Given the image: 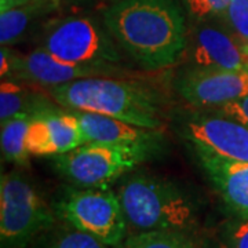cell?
Segmentation results:
<instances>
[{
  "label": "cell",
  "mask_w": 248,
  "mask_h": 248,
  "mask_svg": "<svg viewBox=\"0 0 248 248\" xmlns=\"http://www.w3.org/2000/svg\"><path fill=\"white\" fill-rule=\"evenodd\" d=\"M116 43L149 71L172 66L187 47L185 16L175 0H119L104 13Z\"/></svg>",
  "instance_id": "obj_1"
},
{
  "label": "cell",
  "mask_w": 248,
  "mask_h": 248,
  "mask_svg": "<svg viewBox=\"0 0 248 248\" xmlns=\"http://www.w3.org/2000/svg\"><path fill=\"white\" fill-rule=\"evenodd\" d=\"M48 91L57 105L69 110L109 116L153 130L163 127L157 95L134 81L91 76L55 86Z\"/></svg>",
  "instance_id": "obj_2"
},
{
  "label": "cell",
  "mask_w": 248,
  "mask_h": 248,
  "mask_svg": "<svg viewBox=\"0 0 248 248\" xmlns=\"http://www.w3.org/2000/svg\"><path fill=\"white\" fill-rule=\"evenodd\" d=\"M130 234L151 231H192L195 202L174 182L145 172L133 174L117 189Z\"/></svg>",
  "instance_id": "obj_3"
},
{
  "label": "cell",
  "mask_w": 248,
  "mask_h": 248,
  "mask_svg": "<svg viewBox=\"0 0 248 248\" xmlns=\"http://www.w3.org/2000/svg\"><path fill=\"white\" fill-rule=\"evenodd\" d=\"M54 223V214L29 178L10 171L0 179V244L25 248Z\"/></svg>",
  "instance_id": "obj_4"
},
{
  "label": "cell",
  "mask_w": 248,
  "mask_h": 248,
  "mask_svg": "<svg viewBox=\"0 0 248 248\" xmlns=\"http://www.w3.org/2000/svg\"><path fill=\"white\" fill-rule=\"evenodd\" d=\"M63 62L110 68L120 62L119 45L107 28L89 17L55 18L46 25L42 45Z\"/></svg>",
  "instance_id": "obj_5"
},
{
  "label": "cell",
  "mask_w": 248,
  "mask_h": 248,
  "mask_svg": "<svg viewBox=\"0 0 248 248\" xmlns=\"http://www.w3.org/2000/svg\"><path fill=\"white\" fill-rule=\"evenodd\" d=\"M57 213L79 231L117 247L128 232L117 192L105 187L69 189L57 203Z\"/></svg>",
  "instance_id": "obj_6"
},
{
  "label": "cell",
  "mask_w": 248,
  "mask_h": 248,
  "mask_svg": "<svg viewBox=\"0 0 248 248\" xmlns=\"http://www.w3.org/2000/svg\"><path fill=\"white\" fill-rule=\"evenodd\" d=\"M149 152L86 142L81 146L54 156L55 171L79 187H105L140 166Z\"/></svg>",
  "instance_id": "obj_7"
},
{
  "label": "cell",
  "mask_w": 248,
  "mask_h": 248,
  "mask_svg": "<svg viewBox=\"0 0 248 248\" xmlns=\"http://www.w3.org/2000/svg\"><path fill=\"white\" fill-rule=\"evenodd\" d=\"M218 19V18H217ZM196 21L189 29L187 47L184 55L192 68L246 71L248 69V48L223 21Z\"/></svg>",
  "instance_id": "obj_8"
},
{
  "label": "cell",
  "mask_w": 248,
  "mask_h": 248,
  "mask_svg": "<svg viewBox=\"0 0 248 248\" xmlns=\"http://www.w3.org/2000/svg\"><path fill=\"white\" fill-rule=\"evenodd\" d=\"M184 137L196 152L233 161H248V127L221 113L195 115L184 123Z\"/></svg>",
  "instance_id": "obj_9"
},
{
  "label": "cell",
  "mask_w": 248,
  "mask_h": 248,
  "mask_svg": "<svg viewBox=\"0 0 248 248\" xmlns=\"http://www.w3.org/2000/svg\"><path fill=\"white\" fill-rule=\"evenodd\" d=\"M179 94L197 108H219L248 95V69L221 71L190 68L177 81Z\"/></svg>",
  "instance_id": "obj_10"
},
{
  "label": "cell",
  "mask_w": 248,
  "mask_h": 248,
  "mask_svg": "<svg viewBox=\"0 0 248 248\" xmlns=\"http://www.w3.org/2000/svg\"><path fill=\"white\" fill-rule=\"evenodd\" d=\"M86 143L81 124L72 110L48 108L32 117L27 135L31 156H58Z\"/></svg>",
  "instance_id": "obj_11"
},
{
  "label": "cell",
  "mask_w": 248,
  "mask_h": 248,
  "mask_svg": "<svg viewBox=\"0 0 248 248\" xmlns=\"http://www.w3.org/2000/svg\"><path fill=\"white\" fill-rule=\"evenodd\" d=\"M113 73L115 69L110 68H97L63 62L43 47H37L25 55L16 51L10 79L51 89L73 80L91 76H112Z\"/></svg>",
  "instance_id": "obj_12"
},
{
  "label": "cell",
  "mask_w": 248,
  "mask_h": 248,
  "mask_svg": "<svg viewBox=\"0 0 248 248\" xmlns=\"http://www.w3.org/2000/svg\"><path fill=\"white\" fill-rule=\"evenodd\" d=\"M78 116L86 142L105 143L112 146L133 148L140 151L153 153L160 148L161 135L160 130L145 128L135 124H130L109 116L72 110Z\"/></svg>",
  "instance_id": "obj_13"
},
{
  "label": "cell",
  "mask_w": 248,
  "mask_h": 248,
  "mask_svg": "<svg viewBox=\"0 0 248 248\" xmlns=\"http://www.w3.org/2000/svg\"><path fill=\"white\" fill-rule=\"evenodd\" d=\"M226 207L240 219L248 218V161H233L196 152Z\"/></svg>",
  "instance_id": "obj_14"
},
{
  "label": "cell",
  "mask_w": 248,
  "mask_h": 248,
  "mask_svg": "<svg viewBox=\"0 0 248 248\" xmlns=\"http://www.w3.org/2000/svg\"><path fill=\"white\" fill-rule=\"evenodd\" d=\"M60 6L61 0H0V45H14L36 21Z\"/></svg>",
  "instance_id": "obj_15"
},
{
  "label": "cell",
  "mask_w": 248,
  "mask_h": 248,
  "mask_svg": "<svg viewBox=\"0 0 248 248\" xmlns=\"http://www.w3.org/2000/svg\"><path fill=\"white\" fill-rule=\"evenodd\" d=\"M54 104L42 94L33 93L19 80L3 79L0 86V122L4 123L19 115H39Z\"/></svg>",
  "instance_id": "obj_16"
},
{
  "label": "cell",
  "mask_w": 248,
  "mask_h": 248,
  "mask_svg": "<svg viewBox=\"0 0 248 248\" xmlns=\"http://www.w3.org/2000/svg\"><path fill=\"white\" fill-rule=\"evenodd\" d=\"M33 115H19L1 123V155L3 159L14 166L25 167L31 153L27 148V135Z\"/></svg>",
  "instance_id": "obj_17"
},
{
  "label": "cell",
  "mask_w": 248,
  "mask_h": 248,
  "mask_svg": "<svg viewBox=\"0 0 248 248\" xmlns=\"http://www.w3.org/2000/svg\"><path fill=\"white\" fill-rule=\"evenodd\" d=\"M117 248H193V243L184 232L151 231L127 236Z\"/></svg>",
  "instance_id": "obj_18"
},
{
  "label": "cell",
  "mask_w": 248,
  "mask_h": 248,
  "mask_svg": "<svg viewBox=\"0 0 248 248\" xmlns=\"http://www.w3.org/2000/svg\"><path fill=\"white\" fill-rule=\"evenodd\" d=\"M48 248H110L95 236L79 231L72 226L71 229L58 232Z\"/></svg>",
  "instance_id": "obj_19"
},
{
  "label": "cell",
  "mask_w": 248,
  "mask_h": 248,
  "mask_svg": "<svg viewBox=\"0 0 248 248\" xmlns=\"http://www.w3.org/2000/svg\"><path fill=\"white\" fill-rule=\"evenodd\" d=\"M232 0H184L187 14L195 21L217 19L223 16Z\"/></svg>",
  "instance_id": "obj_20"
},
{
  "label": "cell",
  "mask_w": 248,
  "mask_h": 248,
  "mask_svg": "<svg viewBox=\"0 0 248 248\" xmlns=\"http://www.w3.org/2000/svg\"><path fill=\"white\" fill-rule=\"evenodd\" d=\"M217 112L223 116H228L233 120H237L248 127V95L217 108Z\"/></svg>",
  "instance_id": "obj_21"
},
{
  "label": "cell",
  "mask_w": 248,
  "mask_h": 248,
  "mask_svg": "<svg viewBox=\"0 0 248 248\" xmlns=\"http://www.w3.org/2000/svg\"><path fill=\"white\" fill-rule=\"evenodd\" d=\"M229 248H248V218L232 225L228 233Z\"/></svg>",
  "instance_id": "obj_22"
},
{
  "label": "cell",
  "mask_w": 248,
  "mask_h": 248,
  "mask_svg": "<svg viewBox=\"0 0 248 248\" xmlns=\"http://www.w3.org/2000/svg\"><path fill=\"white\" fill-rule=\"evenodd\" d=\"M16 51L10 48V46H1L0 50V76L1 80L10 79L11 71H13V63H14Z\"/></svg>",
  "instance_id": "obj_23"
},
{
  "label": "cell",
  "mask_w": 248,
  "mask_h": 248,
  "mask_svg": "<svg viewBox=\"0 0 248 248\" xmlns=\"http://www.w3.org/2000/svg\"><path fill=\"white\" fill-rule=\"evenodd\" d=\"M246 46H247V48H248V40H247V42H246Z\"/></svg>",
  "instance_id": "obj_24"
}]
</instances>
